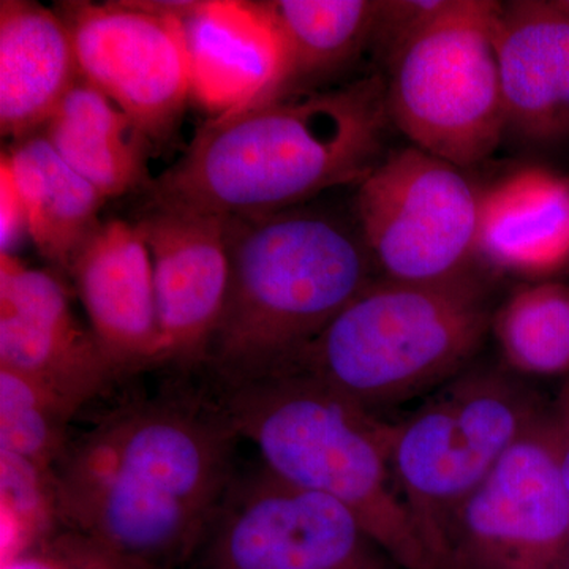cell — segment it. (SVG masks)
Listing matches in <instances>:
<instances>
[{"mask_svg": "<svg viewBox=\"0 0 569 569\" xmlns=\"http://www.w3.org/2000/svg\"><path fill=\"white\" fill-rule=\"evenodd\" d=\"M241 437L216 392L173 381L111 408L52 467L66 529L153 569L192 563Z\"/></svg>", "mask_w": 569, "mask_h": 569, "instance_id": "obj_1", "label": "cell"}, {"mask_svg": "<svg viewBox=\"0 0 569 569\" xmlns=\"http://www.w3.org/2000/svg\"><path fill=\"white\" fill-rule=\"evenodd\" d=\"M383 73L249 104L209 119L182 159L149 183L148 206L220 217L299 208L359 186L385 159Z\"/></svg>", "mask_w": 569, "mask_h": 569, "instance_id": "obj_2", "label": "cell"}, {"mask_svg": "<svg viewBox=\"0 0 569 569\" xmlns=\"http://www.w3.org/2000/svg\"><path fill=\"white\" fill-rule=\"evenodd\" d=\"M230 284L204 369L217 388L282 372L378 272L356 222L299 208L227 217Z\"/></svg>", "mask_w": 569, "mask_h": 569, "instance_id": "obj_3", "label": "cell"}, {"mask_svg": "<svg viewBox=\"0 0 569 569\" xmlns=\"http://www.w3.org/2000/svg\"><path fill=\"white\" fill-rule=\"evenodd\" d=\"M213 392L272 473L350 509L400 569H437L396 482L392 422L296 370Z\"/></svg>", "mask_w": 569, "mask_h": 569, "instance_id": "obj_4", "label": "cell"}, {"mask_svg": "<svg viewBox=\"0 0 569 569\" xmlns=\"http://www.w3.org/2000/svg\"><path fill=\"white\" fill-rule=\"evenodd\" d=\"M492 316L481 272L441 283L378 277L284 370L380 415L432 395L468 369Z\"/></svg>", "mask_w": 569, "mask_h": 569, "instance_id": "obj_5", "label": "cell"}, {"mask_svg": "<svg viewBox=\"0 0 569 569\" xmlns=\"http://www.w3.org/2000/svg\"><path fill=\"white\" fill-rule=\"evenodd\" d=\"M538 421L511 370L468 367L392 422L396 482L437 569L459 508Z\"/></svg>", "mask_w": 569, "mask_h": 569, "instance_id": "obj_6", "label": "cell"}, {"mask_svg": "<svg viewBox=\"0 0 569 569\" xmlns=\"http://www.w3.org/2000/svg\"><path fill=\"white\" fill-rule=\"evenodd\" d=\"M498 11L492 0H451L385 70L391 123L415 148L463 170L507 137Z\"/></svg>", "mask_w": 569, "mask_h": 569, "instance_id": "obj_7", "label": "cell"}, {"mask_svg": "<svg viewBox=\"0 0 569 569\" xmlns=\"http://www.w3.org/2000/svg\"><path fill=\"white\" fill-rule=\"evenodd\" d=\"M481 189L466 170L410 146L385 156L355 198L378 276L441 283L479 274Z\"/></svg>", "mask_w": 569, "mask_h": 569, "instance_id": "obj_8", "label": "cell"}, {"mask_svg": "<svg viewBox=\"0 0 569 569\" xmlns=\"http://www.w3.org/2000/svg\"><path fill=\"white\" fill-rule=\"evenodd\" d=\"M194 569H400L339 501L277 477L236 470Z\"/></svg>", "mask_w": 569, "mask_h": 569, "instance_id": "obj_9", "label": "cell"}, {"mask_svg": "<svg viewBox=\"0 0 569 569\" xmlns=\"http://www.w3.org/2000/svg\"><path fill=\"white\" fill-rule=\"evenodd\" d=\"M560 455L538 421L459 508L445 539L443 569H569Z\"/></svg>", "mask_w": 569, "mask_h": 569, "instance_id": "obj_10", "label": "cell"}, {"mask_svg": "<svg viewBox=\"0 0 569 569\" xmlns=\"http://www.w3.org/2000/svg\"><path fill=\"white\" fill-rule=\"evenodd\" d=\"M82 80L121 108L151 146L173 140L192 93L181 18L153 0L62 2Z\"/></svg>", "mask_w": 569, "mask_h": 569, "instance_id": "obj_11", "label": "cell"}, {"mask_svg": "<svg viewBox=\"0 0 569 569\" xmlns=\"http://www.w3.org/2000/svg\"><path fill=\"white\" fill-rule=\"evenodd\" d=\"M134 224L151 253L163 367L204 369L230 284L227 217L146 206Z\"/></svg>", "mask_w": 569, "mask_h": 569, "instance_id": "obj_12", "label": "cell"}, {"mask_svg": "<svg viewBox=\"0 0 569 569\" xmlns=\"http://www.w3.org/2000/svg\"><path fill=\"white\" fill-rule=\"evenodd\" d=\"M0 369L80 408L122 381L91 329L71 312L62 280L13 253H0Z\"/></svg>", "mask_w": 569, "mask_h": 569, "instance_id": "obj_13", "label": "cell"}, {"mask_svg": "<svg viewBox=\"0 0 569 569\" xmlns=\"http://www.w3.org/2000/svg\"><path fill=\"white\" fill-rule=\"evenodd\" d=\"M69 274L92 335L122 381L163 367L151 253L137 224H100Z\"/></svg>", "mask_w": 569, "mask_h": 569, "instance_id": "obj_14", "label": "cell"}, {"mask_svg": "<svg viewBox=\"0 0 569 569\" xmlns=\"http://www.w3.org/2000/svg\"><path fill=\"white\" fill-rule=\"evenodd\" d=\"M496 48L507 137L569 140V10L560 0L500 3Z\"/></svg>", "mask_w": 569, "mask_h": 569, "instance_id": "obj_15", "label": "cell"}, {"mask_svg": "<svg viewBox=\"0 0 569 569\" xmlns=\"http://www.w3.org/2000/svg\"><path fill=\"white\" fill-rule=\"evenodd\" d=\"M190 99L211 118L274 99L282 52L254 2H200L181 18Z\"/></svg>", "mask_w": 569, "mask_h": 569, "instance_id": "obj_16", "label": "cell"}, {"mask_svg": "<svg viewBox=\"0 0 569 569\" xmlns=\"http://www.w3.org/2000/svg\"><path fill=\"white\" fill-rule=\"evenodd\" d=\"M479 263L541 279L569 266V178L523 167L481 189Z\"/></svg>", "mask_w": 569, "mask_h": 569, "instance_id": "obj_17", "label": "cell"}, {"mask_svg": "<svg viewBox=\"0 0 569 569\" xmlns=\"http://www.w3.org/2000/svg\"><path fill=\"white\" fill-rule=\"evenodd\" d=\"M61 14L29 0L0 2V130L20 141L44 129L80 80Z\"/></svg>", "mask_w": 569, "mask_h": 569, "instance_id": "obj_18", "label": "cell"}, {"mask_svg": "<svg viewBox=\"0 0 569 569\" xmlns=\"http://www.w3.org/2000/svg\"><path fill=\"white\" fill-rule=\"evenodd\" d=\"M254 6L282 52L276 100L326 89V82L370 51L380 0H264Z\"/></svg>", "mask_w": 569, "mask_h": 569, "instance_id": "obj_19", "label": "cell"}, {"mask_svg": "<svg viewBox=\"0 0 569 569\" xmlns=\"http://www.w3.org/2000/svg\"><path fill=\"white\" fill-rule=\"evenodd\" d=\"M0 164L9 170L41 257L70 271L82 246L102 224L107 198L56 152L43 133L14 141Z\"/></svg>", "mask_w": 569, "mask_h": 569, "instance_id": "obj_20", "label": "cell"}, {"mask_svg": "<svg viewBox=\"0 0 569 569\" xmlns=\"http://www.w3.org/2000/svg\"><path fill=\"white\" fill-rule=\"evenodd\" d=\"M40 133L107 200L148 189L151 142L99 89L78 80Z\"/></svg>", "mask_w": 569, "mask_h": 569, "instance_id": "obj_21", "label": "cell"}, {"mask_svg": "<svg viewBox=\"0 0 569 569\" xmlns=\"http://www.w3.org/2000/svg\"><path fill=\"white\" fill-rule=\"evenodd\" d=\"M490 332L512 373L548 377L569 369V288L523 284L497 310Z\"/></svg>", "mask_w": 569, "mask_h": 569, "instance_id": "obj_22", "label": "cell"}, {"mask_svg": "<svg viewBox=\"0 0 569 569\" xmlns=\"http://www.w3.org/2000/svg\"><path fill=\"white\" fill-rule=\"evenodd\" d=\"M81 408L39 381L0 369V451L52 470L70 443Z\"/></svg>", "mask_w": 569, "mask_h": 569, "instance_id": "obj_23", "label": "cell"}, {"mask_svg": "<svg viewBox=\"0 0 569 569\" xmlns=\"http://www.w3.org/2000/svg\"><path fill=\"white\" fill-rule=\"evenodd\" d=\"M2 563L63 529L52 470L0 451Z\"/></svg>", "mask_w": 569, "mask_h": 569, "instance_id": "obj_24", "label": "cell"}, {"mask_svg": "<svg viewBox=\"0 0 569 569\" xmlns=\"http://www.w3.org/2000/svg\"><path fill=\"white\" fill-rule=\"evenodd\" d=\"M0 569H153L82 531L63 529Z\"/></svg>", "mask_w": 569, "mask_h": 569, "instance_id": "obj_25", "label": "cell"}, {"mask_svg": "<svg viewBox=\"0 0 569 569\" xmlns=\"http://www.w3.org/2000/svg\"><path fill=\"white\" fill-rule=\"evenodd\" d=\"M451 0H380L370 52L385 70L411 40L448 9Z\"/></svg>", "mask_w": 569, "mask_h": 569, "instance_id": "obj_26", "label": "cell"}, {"mask_svg": "<svg viewBox=\"0 0 569 569\" xmlns=\"http://www.w3.org/2000/svg\"><path fill=\"white\" fill-rule=\"evenodd\" d=\"M0 241H2V249L0 253H11L14 244L20 241L24 231H28L26 224L24 209L18 197L17 189H14L13 179L6 167L0 164Z\"/></svg>", "mask_w": 569, "mask_h": 569, "instance_id": "obj_27", "label": "cell"}, {"mask_svg": "<svg viewBox=\"0 0 569 569\" xmlns=\"http://www.w3.org/2000/svg\"><path fill=\"white\" fill-rule=\"evenodd\" d=\"M560 467L561 475H563L565 485H567V489L569 492V448H567V451H561Z\"/></svg>", "mask_w": 569, "mask_h": 569, "instance_id": "obj_28", "label": "cell"}, {"mask_svg": "<svg viewBox=\"0 0 569 569\" xmlns=\"http://www.w3.org/2000/svg\"><path fill=\"white\" fill-rule=\"evenodd\" d=\"M561 6L565 7V9L569 10V0H560Z\"/></svg>", "mask_w": 569, "mask_h": 569, "instance_id": "obj_29", "label": "cell"}]
</instances>
